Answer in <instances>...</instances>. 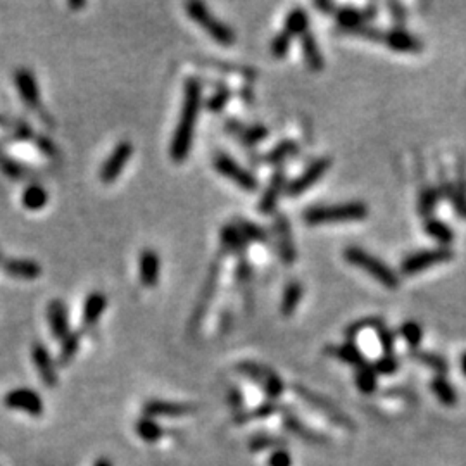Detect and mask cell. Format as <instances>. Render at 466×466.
Returning a JSON list of instances; mask_svg holds the SVG:
<instances>
[{"mask_svg": "<svg viewBox=\"0 0 466 466\" xmlns=\"http://www.w3.org/2000/svg\"><path fill=\"white\" fill-rule=\"evenodd\" d=\"M219 242H221V254L233 256V258H245L247 256V242L242 237L241 230L235 226V223H228L219 232Z\"/></svg>", "mask_w": 466, "mask_h": 466, "instance_id": "e0dca14e", "label": "cell"}, {"mask_svg": "<svg viewBox=\"0 0 466 466\" xmlns=\"http://www.w3.org/2000/svg\"><path fill=\"white\" fill-rule=\"evenodd\" d=\"M241 97L245 104H252L254 102V92H252L251 85H245L241 89Z\"/></svg>", "mask_w": 466, "mask_h": 466, "instance_id": "db71d44e", "label": "cell"}, {"mask_svg": "<svg viewBox=\"0 0 466 466\" xmlns=\"http://www.w3.org/2000/svg\"><path fill=\"white\" fill-rule=\"evenodd\" d=\"M137 432L138 435L147 442H155L163 437V430H161L159 425L155 423V421L148 417H144L142 420L137 421Z\"/></svg>", "mask_w": 466, "mask_h": 466, "instance_id": "f35d334b", "label": "cell"}, {"mask_svg": "<svg viewBox=\"0 0 466 466\" xmlns=\"http://www.w3.org/2000/svg\"><path fill=\"white\" fill-rule=\"evenodd\" d=\"M235 282H237L238 289L242 290V293H244L245 297V292H249L252 282V268L247 256L237 259V266H235Z\"/></svg>", "mask_w": 466, "mask_h": 466, "instance_id": "8d00e7d4", "label": "cell"}, {"mask_svg": "<svg viewBox=\"0 0 466 466\" xmlns=\"http://www.w3.org/2000/svg\"><path fill=\"white\" fill-rule=\"evenodd\" d=\"M212 168L242 190L254 192L258 188V178L254 177V173L225 152H216V155L212 157Z\"/></svg>", "mask_w": 466, "mask_h": 466, "instance_id": "8992f818", "label": "cell"}, {"mask_svg": "<svg viewBox=\"0 0 466 466\" xmlns=\"http://www.w3.org/2000/svg\"><path fill=\"white\" fill-rule=\"evenodd\" d=\"M290 456L285 451H275L269 458V466H290Z\"/></svg>", "mask_w": 466, "mask_h": 466, "instance_id": "f907efd6", "label": "cell"}, {"mask_svg": "<svg viewBox=\"0 0 466 466\" xmlns=\"http://www.w3.org/2000/svg\"><path fill=\"white\" fill-rule=\"evenodd\" d=\"M47 202H49V194L40 184H32L23 190L21 204L28 211H40L45 208Z\"/></svg>", "mask_w": 466, "mask_h": 466, "instance_id": "4dcf8cb0", "label": "cell"}, {"mask_svg": "<svg viewBox=\"0 0 466 466\" xmlns=\"http://www.w3.org/2000/svg\"><path fill=\"white\" fill-rule=\"evenodd\" d=\"M381 43L387 45L390 50H396V52H420L423 49L421 40L403 28L385 32L384 42Z\"/></svg>", "mask_w": 466, "mask_h": 466, "instance_id": "603a6c76", "label": "cell"}, {"mask_svg": "<svg viewBox=\"0 0 466 466\" xmlns=\"http://www.w3.org/2000/svg\"><path fill=\"white\" fill-rule=\"evenodd\" d=\"M432 390H434L435 396L439 397V399L442 401L444 404H454L456 403V392L454 388L451 387V385L447 384V381L444 380V378H435L434 381H432Z\"/></svg>", "mask_w": 466, "mask_h": 466, "instance_id": "7bdbcfd3", "label": "cell"}, {"mask_svg": "<svg viewBox=\"0 0 466 466\" xmlns=\"http://www.w3.org/2000/svg\"><path fill=\"white\" fill-rule=\"evenodd\" d=\"M0 128H4L11 140L14 142H32L35 140L36 133L26 121L18 120V118H5L0 116Z\"/></svg>", "mask_w": 466, "mask_h": 466, "instance_id": "4316f807", "label": "cell"}, {"mask_svg": "<svg viewBox=\"0 0 466 466\" xmlns=\"http://www.w3.org/2000/svg\"><path fill=\"white\" fill-rule=\"evenodd\" d=\"M2 259H4V258H2V252H0V263H2Z\"/></svg>", "mask_w": 466, "mask_h": 466, "instance_id": "91938a15", "label": "cell"}, {"mask_svg": "<svg viewBox=\"0 0 466 466\" xmlns=\"http://www.w3.org/2000/svg\"><path fill=\"white\" fill-rule=\"evenodd\" d=\"M83 333H85L83 329L74 330V332H71L69 335L63 340V346H60L59 351V364H67L74 356H76L78 349H80V344H82Z\"/></svg>", "mask_w": 466, "mask_h": 466, "instance_id": "836d02e7", "label": "cell"}, {"mask_svg": "<svg viewBox=\"0 0 466 466\" xmlns=\"http://www.w3.org/2000/svg\"><path fill=\"white\" fill-rule=\"evenodd\" d=\"M0 268L8 276L16 280H36L42 275V266L38 265L33 259H19V258H11V259H2L0 263Z\"/></svg>", "mask_w": 466, "mask_h": 466, "instance_id": "d6986e66", "label": "cell"}, {"mask_svg": "<svg viewBox=\"0 0 466 466\" xmlns=\"http://www.w3.org/2000/svg\"><path fill=\"white\" fill-rule=\"evenodd\" d=\"M230 403H232V406L233 408H241L242 406V396H241V392H238L237 388H232V390H230Z\"/></svg>", "mask_w": 466, "mask_h": 466, "instance_id": "11a10c76", "label": "cell"}, {"mask_svg": "<svg viewBox=\"0 0 466 466\" xmlns=\"http://www.w3.org/2000/svg\"><path fill=\"white\" fill-rule=\"evenodd\" d=\"M344 258L349 265L356 266V268L363 269L368 275L373 276L378 283H381L384 287L388 289H397L399 287V276L388 268L384 261H380L378 258L371 256L370 252H366L361 247H347L344 251Z\"/></svg>", "mask_w": 466, "mask_h": 466, "instance_id": "5b68a950", "label": "cell"}, {"mask_svg": "<svg viewBox=\"0 0 466 466\" xmlns=\"http://www.w3.org/2000/svg\"><path fill=\"white\" fill-rule=\"evenodd\" d=\"M333 353H335L340 359L353 364V366H356V368H361L366 364L363 353H361V351L357 349L353 342H347V344H344V346H339L335 351H333Z\"/></svg>", "mask_w": 466, "mask_h": 466, "instance_id": "74e56055", "label": "cell"}, {"mask_svg": "<svg viewBox=\"0 0 466 466\" xmlns=\"http://www.w3.org/2000/svg\"><path fill=\"white\" fill-rule=\"evenodd\" d=\"M273 232H275L276 252H278L280 259L285 266H292L297 259V251L292 237V226L285 214H275Z\"/></svg>", "mask_w": 466, "mask_h": 466, "instance_id": "7c38bea8", "label": "cell"}, {"mask_svg": "<svg viewBox=\"0 0 466 466\" xmlns=\"http://www.w3.org/2000/svg\"><path fill=\"white\" fill-rule=\"evenodd\" d=\"M304 297V287L302 283L297 282V280H292L285 285L282 293V302H280V313H282L285 318L292 316L296 313L297 306L300 304Z\"/></svg>", "mask_w": 466, "mask_h": 466, "instance_id": "83f0119b", "label": "cell"}, {"mask_svg": "<svg viewBox=\"0 0 466 466\" xmlns=\"http://www.w3.org/2000/svg\"><path fill=\"white\" fill-rule=\"evenodd\" d=\"M380 325H381V322L378 318L361 320V322L353 323V325H351L349 329H347V337H349V339H353L354 335H357V333L364 332V330H366V329H375V330H377Z\"/></svg>", "mask_w": 466, "mask_h": 466, "instance_id": "c3c4849f", "label": "cell"}, {"mask_svg": "<svg viewBox=\"0 0 466 466\" xmlns=\"http://www.w3.org/2000/svg\"><path fill=\"white\" fill-rule=\"evenodd\" d=\"M4 403L8 408L26 411L32 417H40L43 413L42 397L35 390H32V388H16V390H11L5 396Z\"/></svg>", "mask_w": 466, "mask_h": 466, "instance_id": "5bb4252c", "label": "cell"}, {"mask_svg": "<svg viewBox=\"0 0 466 466\" xmlns=\"http://www.w3.org/2000/svg\"><path fill=\"white\" fill-rule=\"evenodd\" d=\"M85 5H87V2H67V8L74 9V11H78V9H83Z\"/></svg>", "mask_w": 466, "mask_h": 466, "instance_id": "9f6ffc18", "label": "cell"}, {"mask_svg": "<svg viewBox=\"0 0 466 466\" xmlns=\"http://www.w3.org/2000/svg\"><path fill=\"white\" fill-rule=\"evenodd\" d=\"M377 335H378V340H380V344H381V349L385 351V354L392 353L394 333L390 332V330H388L387 326L384 325V323H381V325L377 329Z\"/></svg>", "mask_w": 466, "mask_h": 466, "instance_id": "681fc988", "label": "cell"}, {"mask_svg": "<svg viewBox=\"0 0 466 466\" xmlns=\"http://www.w3.org/2000/svg\"><path fill=\"white\" fill-rule=\"evenodd\" d=\"M32 359L43 384H45L47 387H56V384H57L56 361L52 359V356H50V353L47 351V347L43 346V344H40V342L33 344Z\"/></svg>", "mask_w": 466, "mask_h": 466, "instance_id": "ac0fdd59", "label": "cell"}, {"mask_svg": "<svg viewBox=\"0 0 466 466\" xmlns=\"http://www.w3.org/2000/svg\"><path fill=\"white\" fill-rule=\"evenodd\" d=\"M33 145H35V147L38 148L43 155H45V157H49V159H56L57 155H59V148H57V145L54 144L52 138L45 137V135L36 133L35 140H33Z\"/></svg>", "mask_w": 466, "mask_h": 466, "instance_id": "bcb514c9", "label": "cell"}, {"mask_svg": "<svg viewBox=\"0 0 466 466\" xmlns=\"http://www.w3.org/2000/svg\"><path fill=\"white\" fill-rule=\"evenodd\" d=\"M93 466H113V465H111L109 459H99V461H97Z\"/></svg>", "mask_w": 466, "mask_h": 466, "instance_id": "680465c9", "label": "cell"}, {"mask_svg": "<svg viewBox=\"0 0 466 466\" xmlns=\"http://www.w3.org/2000/svg\"><path fill=\"white\" fill-rule=\"evenodd\" d=\"M290 45H292V36L282 30V32L273 36L271 43H269V52H271L275 59H283L289 54Z\"/></svg>", "mask_w": 466, "mask_h": 466, "instance_id": "60d3db41", "label": "cell"}, {"mask_svg": "<svg viewBox=\"0 0 466 466\" xmlns=\"http://www.w3.org/2000/svg\"><path fill=\"white\" fill-rule=\"evenodd\" d=\"M237 370L238 373L251 378L254 384H258L259 387L265 390L266 396H268L269 399H276V397L283 392L282 378H280L273 370L263 366V364L252 363V361H242V363L237 364Z\"/></svg>", "mask_w": 466, "mask_h": 466, "instance_id": "ba28073f", "label": "cell"}, {"mask_svg": "<svg viewBox=\"0 0 466 466\" xmlns=\"http://www.w3.org/2000/svg\"><path fill=\"white\" fill-rule=\"evenodd\" d=\"M225 128L228 133H233L235 137L241 138L242 144L247 145V147H254L268 137V128L265 124H244L238 120H228Z\"/></svg>", "mask_w": 466, "mask_h": 466, "instance_id": "ffe728a7", "label": "cell"}, {"mask_svg": "<svg viewBox=\"0 0 466 466\" xmlns=\"http://www.w3.org/2000/svg\"><path fill=\"white\" fill-rule=\"evenodd\" d=\"M423 230L427 232L428 237L441 244V247H447L454 241V232L451 230V226H447L441 219L427 218L423 223Z\"/></svg>", "mask_w": 466, "mask_h": 466, "instance_id": "f546056e", "label": "cell"}, {"mask_svg": "<svg viewBox=\"0 0 466 466\" xmlns=\"http://www.w3.org/2000/svg\"><path fill=\"white\" fill-rule=\"evenodd\" d=\"M47 323H49L50 335L60 340V342L71 333L67 307L60 299L50 300L49 306H47Z\"/></svg>", "mask_w": 466, "mask_h": 466, "instance_id": "2e32d148", "label": "cell"}, {"mask_svg": "<svg viewBox=\"0 0 466 466\" xmlns=\"http://www.w3.org/2000/svg\"><path fill=\"white\" fill-rule=\"evenodd\" d=\"M223 259L225 256L219 252L218 258L212 261V265L209 266L208 276H206L204 283H202V289L199 292L197 302H195L194 311H192L190 315V322H188V332L195 333L199 329H201L202 322L208 316L209 307H211L212 300L216 297V290H218L219 282H221V273H223Z\"/></svg>", "mask_w": 466, "mask_h": 466, "instance_id": "3957f363", "label": "cell"}, {"mask_svg": "<svg viewBox=\"0 0 466 466\" xmlns=\"http://www.w3.org/2000/svg\"><path fill=\"white\" fill-rule=\"evenodd\" d=\"M356 381H357V387H359L361 392L370 394V392H373L375 387H377V373H375L373 368L364 364V366L357 368Z\"/></svg>", "mask_w": 466, "mask_h": 466, "instance_id": "b9f144b4", "label": "cell"}, {"mask_svg": "<svg viewBox=\"0 0 466 466\" xmlns=\"http://www.w3.org/2000/svg\"><path fill=\"white\" fill-rule=\"evenodd\" d=\"M287 190V177L283 168H276L273 171L271 178L268 181V187L265 188V194L261 195L258 202V211L261 214L269 216L276 211V206H278L280 197L285 194Z\"/></svg>", "mask_w": 466, "mask_h": 466, "instance_id": "4fadbf2b", "label": "cell"}, {"mask_svg": "<svg viewBox=\"0 0 466 466\" xmlns=\"http://www.w3.org/2000/svg\"><path fill=\"white\" fill-rule=\"evenodd\" d=\"M14 83L23 102H25L30 109L35 111V113L45 121L47 126H54V120L47 116L45 109H43L42 106V96H40V87L38 83H36L35 74L30 69H26V67H19L14 73Z\"/></svg>", "mask_w": 466, "mask_h": 466, "instance_id": "52a82bcc", "label": "cell"}, {"mask_svg": "<svg viewBox=\"0 0 466 466\" xmlns=\"http://www.w3.org/2000/svg\"><path fill=\"white\" fill-rule=\"evenodd\" d=\"M161 271V259L159 254L154 249H144L138 258V275H140V283L144 287H155L159 282Z\"/></svg>", "mask_w": 466, "mask_h": 466, "instance_id": "44dd1931", "label": "cell"}, {"mask_svg": "<svg viewBox=\"0 0 466 466\" xmlns=\"http://www.w3.org/2000/svg\"><path fill=\"white\" fill-rule=\"evenodd\" d=\"M441 195L442 192L437 190V188L432 187L421 188L420 197H418V211H420V214L430 218V214L434 212V209L437 208L439 201H441Z\"/></svg>", "mask_w": 466, "mask_h": 466, "instance_id": "e575fe53", "label": "cell"}, {"mask_svg": "<svg viewBox=\"0 0 466 466\" xmlns=\"http://www.w3.org/2000/svg\"><path fill=\"white\" fill-rule=\"evenodd\" d=\"M283 32L289 33L290 36H302L304 33L309 32V18H307V12L302 8H296L287 14L285 26H283Z\"/></svg>", "mask_w": 466, "mask_h": 466, "instance_id": "1f68e13d", "label": "cell"}, {"mask_svg": "<svg viewBox=\"0 0 466 466\" xmlns=\"http://www.w3.org/2000/svg\"><path fill=\"white\" fill-rule=\"evenodd\" d=\"M235 226L241 230L242 237L245 238L247 244H252V242H256V244H266L268 242V232L263 226L251 221V219L237 218L235 219Z\"/></svg>", "mask_w": 466, "mask_h": 466, "instance_id": "d6a6232c", "label": "cell"}, {"mask_svg": "<svg viewBox=\"0 0 466 466\" xmlns=\"http://www.w3.org/2000/svg\"><path fill=\"white\" fill-rule=\"evenodd\" d=\"M399 333H401V337L406 340L408 346H411V347H417L418 344L421 342V337H423V330H421V326L414 322L404 323V325L401 326Z\"/></svg>", "mask_w": 466, "mask_h": 466, "instance_id": "f6af8a7d", "label": "cell"}, {"mask_svg": "<svg viewBox=\"0 0 466 466\" xmlns=\"http://www.w3.org/2000/svg\"><path fill=\"white\" fill-rule=\"evenodd\" d=\"M375 12H377V5L375 4L368 5V8L364 9H356L353 8V5H344V8H340L339 5L335 14H333V18L337 19V23H339V26L342 28V32L349 33L353 32V30L363 26L368 19H373Z\"/></svg>", "mask_w": 466, "mask_h": 466, "instance_id": "9a60e30c", "label": "cell"}, {"mask_svg": "<svg viewBox=\"0 0 466 466\" xmlns=\"http://www.w3.org/2000/svg\"><path fill=\"white\" fill-rule=\"evenodd\" d=\"M459 366H461L463 375H465V377H466V353L461 356V361H459Z\"/></svg>", "mask_w": 466, "mask_h": 466, "instance_id": "6f0895ef", "label": "cell"}, {"mask_svg": "<svg viewBox=\"0 0 466 466\" xmlns=\"http://www.w3.org/2000/svg\"><path fill=\"white\" fill-rule=\"evenodd\" d=\"M397 366H399V363L396 361V357H392L390 354H385L381 359H378L377 363L373 364V370H375V373L390 375L397 370Z\"/></svg>", "mask_w": 466, "mask_h": 466, "instance_id": "7dc6e473", "label": "cell"}, {"mask_svg": "<svg viewBox=\"0 0 466 466\" xmlns=\"http://www.w3.org/2000/svg\"><path fill=\"white\" fill-rule=\"evenodd\" d=\"M368 216V208L364 202L351 201L332 206H313L304 211L302 218L309 226L335 225V223L359 221Z\"/></svg>", "mask_w": 466, "mask_h": 466, "instance_id": "7a4b0ae2", "label": "cell"}, {"mask_svg": "<svg viewBox=\"0 0 466 466\" xmlns=\"http://www.w3.org/2000/svg\"><path fill=\"white\" fill-rule=\"evenodd\" d=\"M316 9H320V11L323 12V14H326V16H333L335 14V11H337V8H339V5L337 4H333V2H329V0H320V2H316Z\"/></svg>", "mask_w": 466, "mask_h": 466, "instance_id": "816d5d0a", "label": "cell"}, {"mask_svg": "<svg viewBox=\"0 0 466 466\" xmlns=\"http://www.w3.org/2000/svg\"><path fill=\"white\" fill-rule=\"evenodd\" d=\"M297 151H299V145H297V142L287 138V140H282L280 144H276L275 147L271 148V151L266 152V154L261 157V161L266 164L278 166V164H282L285 159H289V157L296 155Z\"/></svg>", "mask_w": 466, "mask_h": 466, "instance_id": "f1b7e54d", "label": "cell"}, {"mask_svg": "<svg viewBox=\"0 0 466 466\" xmlns=\"http://www.w3.org/2000/svg\"><path fill=\"white\" fill-rule=\"evenodd\" d=\"M452 258H454V252L451 249L439 245L437 249H428V251H420L408 256L403 261V265H401V271L404 275H417V273L430 269L437 265L449 263Z\"/></svg>", "mask_w": 466, "mask_h": 466, "instance_id": "9c48e42d", "label": "cell"}, {"mask_svg": "<svg viewBox=\"0 0 466 466\" xmlns=\"http://www.w3.org/2000/svg\"><path fill=\"white\" fill-rule=\"evenodd\" d=\"M388 9H390V12H392V18L396 19V21L403 23L404 21V8L401 4H388Z\"/></svg>", "mask_w": 466, "mask_h": 466, "instance_id": "f5cc1de1", "label": "cell"}, {"mask_svg": "<svg viewBox=\"0 0 466 466\" xmlns=\"http://www.w3.org/2000/svg\"><path fill=\"white\" fill-rule=\"evenodd\" d=\"M202 106V85L201 80L190 76L185 80L184 104H181L180 118L173 131L170 144V157L175 163H184L192 151L195 126H197L199 111Z\"/></svg>", "mask_w": 466, "mask_h": 466, "instance_id": "6da1fadb", "label": "cell"}, {"mask_svg": "<svg viewBox=\"0 0 466 466\" xmlns=\"http://www.w3.org/2000/svg\"><path fill=\"white\" fill-rule=\"evenodd\" d=\"M131 154H133V145H131L130 140H121L116 147L113 148L109 155H107V159L104 161L102 166H100L99 171V178L102 184L111 185L118 180L121 173L124 171V166L130 161Z\"/></svg>", "mask_w": 466, "mask_h": 466, "instance_id": "8fae6325", "label": "cell"}, {"mask_svg": "<svg viewBox=\"0 0 466 466\" xmlns=\"http://www.w3.org/2000/svg\"><path fill=\"white\" fill-rule=\"evenodd\" d=\"M330 168H332V159H330V157H320V159L313 161L299 177L293 178L292 181L287 184L285 194L289 195V197H299L304 192L309 190L313 185L318 184L323 178V175H325Z\"/></svg>", "mask_w": 466, "mask_h": 466, "instance_id": "30bf717a", "label": "cell"}, {"mask_svg": "<svg viewBox=\"0 0 466 466\" xmlns=\"http://www.w3.org/2000/svg\"><path fill=\"white\" fill-rule=\"evenodd\" d=\"M197 63L202 64V66L212 67L214 71H221V73L237 74V76H242L244 80H247L249 83L256 82V80L259 78V73H258V69H256V67L244 66V64L223 63V60H212V59H199Z\"/></svg>", "mask_w": 466, "mask_h": 466, "instance_id": "484cf974", "label": "cell"}, {"mask_svg": "<svg viewBox=\"0 0 466 466\" xmlns=\"http://www.w3.org/2000/svg\"><path fill=\"white\" fill-rule=\"evenodd\" d=\"M107 307V297L102 292H92L83 304V332L93 330Z\"/></svg>", "mask_w": 466, "mask_h": 466, "instance_id": "cb8c5ba5", "label": "cell"}, {"mask_svg": "<svg viewBox=\"0 0 466 466\" xmlns=\"http://www.w3.org/2000/svg\"><path fill=\"white\" fill-rule=\"evenodd\" d=\"M300 47H302V56L306 66L309 67L313 73L323 71V67H325V59H323V54L322 50H320L316 36L311 32L304 33V35L300 36Z\"/></svg>", "mask_w": 466, "mask_h": 466, "instance_id": "d4e9b609", "label": "cell"}, {"mask_svg": "<svg viewBox=\"0 0 466 466\" xmlns=\"http://www.w3.org/2000/svg\"><path fill=\"white\" fill-rule=\"evenodd\" d=\"M0 171H2L5 177L14 178V180H19V178L28 175V168L23 166V164L18 163L16 159H12L11 155L5 154L2 148H0Z\"/></svg>", "mask_w": 466, "mask_h": 466, "instance_id": "d590c367", "label": "cell"}, {"mask_svg": "<svg viewBox=\"0 0 466 466\" xmlns=\"http://www.w3.org/2000/svg\"><path fill=\"white\" fill-rule=\"evenodd\" d=\"M185 11H187L188 18L192 19L194 23H197L216 43L223 47H232L237 40L235 36V32L230 28L226 23H223L221 19L216 18L214 14L211 12V9L208 8L202 2H188L185 5Z\"/></svg>", "mask_w": 466, "mask_h": 466, "instance_id": "277c9868", "label": "cell"}, {"mask_svg": "<svg viewBox=\"0 0 466 466\" xmlns=\"http://www.w3.org/2000/svg\"><path fill=\"white\" fill-rule=\"evenodd\" d=\"M411 356H413L417 361H420V363L434 368V370L439 371V373H445V371H447V363H445L441 356H437V354L423 353V351H413Z\"/></svg>", "mask_w": 466, "mask_h": 466, "instance_id": "ee69618b", "label": "cell"}, {"mask_svg": "<svg viewBox=\"0 0 466 466\" xmlns=\"http://www.w3.org/2000/svg\"><path fill=\"white\" fill-rule=\"evenodd\" d=\"M232 96H233L232 89L221 83V85H218V89L214 90L211 99L208 100V109L211 111V113H221L226 107V104L232 100Z\"/></svg>", "mask_w": 466, "mask_h": 466, "instance_id": "ab89813d", "label": "cell"}, {"mask_svg": "<svg viewBox=\"0 0 466 466\" xmlns=\"http://www.w3.org/2000/svg\"><path fill=\"white\" fill-rule=\"evenodd\" d=\"M197 410L195 406L184 403H170V401H148L144 406V414L148 418L164 417V418H180L187 417L188 413H194Z\"/></svg>", "mask_w": 466, "mask_h": 466, "instance_id": "7402d4cb", "label": "cell"}]
</instances>
